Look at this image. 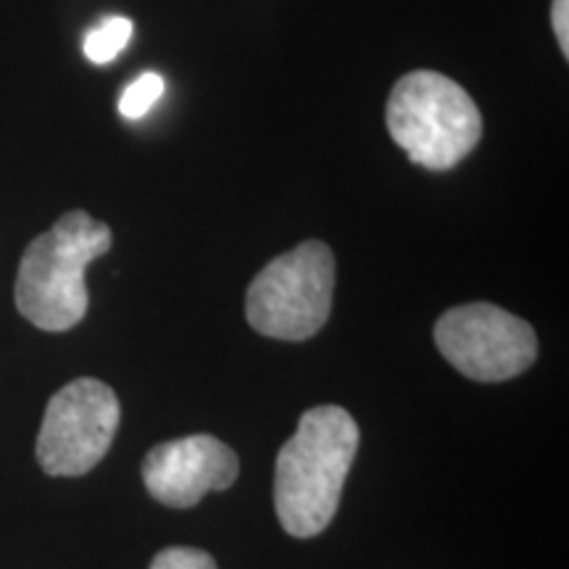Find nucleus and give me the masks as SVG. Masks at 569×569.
Listing matches in <instances>:
<instances>
[{"instance_id": "nucleus-1", "label": "nucleus", "mask_w": 569, "mask_h": 569, "mask_svg": "<svg viewBox=\"0 0 569 569\" xmlns=\"http://www.w3.org/2000/svg\"><path fill=\"white\" fill-rule=\"evenodd\" d=\"M359 451V425L340 407H315L277 457L274 509L284 532L315 538L332 522Z\"/></svg>"}, {"instance_id": "nucleus-2", "label": "nucleus", "mask_w": 569, "mask_h": 569, "mask_svg": "<svg viewBox=\"0 0 569 569\" xmlns=\"http://www.w3.org/2000/svg\"><path fill=\"white\" fill-rule=\"evenodd\" d=\"M111 230L88 211H69L38 234L21 256L17 306L27 322L46 332H67L88 315L84 269L109 253Z\"/></svg>"}, {"instance_id": "nucleus-3", "label": "nucleus", "mask_w": 569, "mask_h": 569, "mask_svg": "<svg viewBox=\"0 0 569 569\" xmlns=\"http://www.w3.org/2000/svg\"><path fill=\"white\" fill-rule=\"evenodd\" d=\"M386 122L396 146L432 172L457 167L482 138V117L472 96L430 69L411 71L396 82Z\"/></svg>"}, {"instance_id": "nucleus-4", "label": "nucleus", "mask_w": 569, "mask_h": 569, "mask_svg": "<svg viewBox=\"0 0 569 569\" xmlns=\"http://www.w3.org/2000/svg\"><path fill=\"white\" fill-rule=\"evenodd\" d=\"M332 290L336 256L330 246L306 240L253 277L246 296V317L267 338L309 340L330 319Z\"/></svg>"}, {"instance_id": "nucleus-5", "label": "nucleus", "mask_w": 569, "mask_h": 569, "mask_svg": "<svg viewBox=\"0 0 569 569\" xmlns=\"http://www.w3.org/2000/svg\"><path fill=\"white\" fill-rule=\"evenodd\" d=\"M119 398L101 380L80 377L48 401L38 461L51 478H80L101 465L119 430Z\"/></svg>"}, {"instance_id": "nucleus-6", "label": "nucleus", "mask_w": 569, "mask_h": 569, "mask_svg": "<svg viewBox=\"0 0 569 569\" xmlns=\"http://www.w3.org/2000/svg\"><path fill=\"white\" fill-rule=\"evenodd\" d=\"M436 346L448 365L478 382L511 380L538 356L536 330L493 303L448 309L436 325Z\"/></svg>"}, {"instance_id": "nucleus-7", "label": "nucleus", "mask_w": 569, "mask_h": 569, "mask_svg": "<svg viewBox=\"0 0 569 569\" xmlns=\"http://www.w3.org/2000/svg\"><path fill=\"white\" fill-rule=\"evenodd\" d=\"M238 472V453L213 436L167 440L151 448L142 461L148 493L174 509H190L211 490H227Z\"/></svg>"}, {"instance_id": "nucleus-8", "label": "nucleus", "mask_w": 569, "mask_h": 569, "mask_svg": "<svg viewBox=\"0 0 569 569\" xmlns=\"http://www.w3.org/2000/svg\"><path fill=\"white\" fill-rule=\"evenodd\" d=\"M132 21L127 17H109L103 19L96 30L84 38V56L92 63H109L124 51L127 42L132 38Z\"/></svg>"}, {"instance_id": "nucleus-9", "label": "nucleus", "mask_w": 569, "mask_h": 569, "mask_svg": "<svg viewBox=\"0 0 569 569\" xmlns=\"http://www.w3.org/2000/svg\"><path fill=\"white\" fill-rule=\"evenodd\" d=\"M161 92H163L161 74L146 71V74H140L138 80L127 84L122 98H119V113H122L124 119H142L153 109V103L159 101Z\"/></svg>"}, {"instance_id": "nucleus-10", "label": "nucleus", "mask_w": 569, "mask_h": 569, "mask_svg": "<svg viewBox=\"0 0 569 569\" xmlns=\"http://www.w3.org/2000/svg\"><path fill=\"white\" fill-rule=\"evenodd\" d=\"M151 569H217L209 553L201 549H188V546H172L156 553Z\"/></svg>"}, {"instance_id": "nucleus-11", "label": "nucleus", "mask_w": 569, "mask_h": 569, "mask_svg": "<svg viewBox=\"0 0 569 569\" xmlns=\"http://www.w3.org/2000/svg\"><path fill=\"white\" fill-rule=\"evenodd\" d=\"M569 0H553L551 6V27L557 34L561 53L569 56Z\"/></svg>"}]
</instances>
